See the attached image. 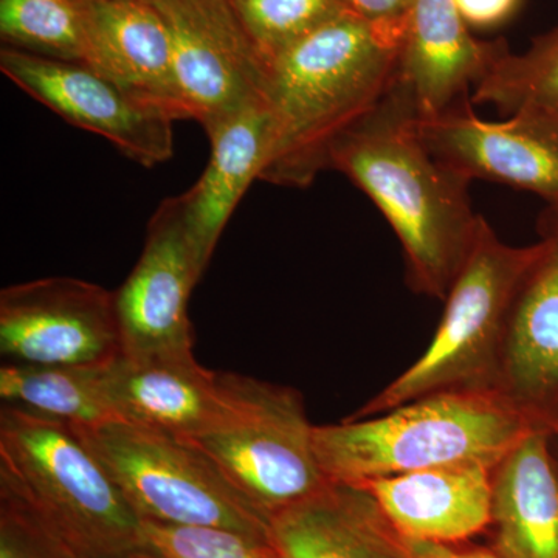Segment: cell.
<instances>
[{"label": "cell", "mask_w": 558, "mask_h": 558, "mask_svg": "<svg viewBox=\"0 0 558 558\" xmlns=\"http://www.w3.org/2000/svg\"><path fill=\"white\" fill-rule=\"evenodd\" d=\"M418 119L409 95L392 81L385 97L332 143L328 170L347 175L395 230L410 288L444 301L483 216L473 211L470 180L425 145Z\"/></svg>", "instance_id": "obj_1"}, {"label": "cell", "mask_w": 558, "mask_h": 558, "mask_svg": "<svg viewBox=\"0 0 558 558\" xmlns=\"http://www.w3.org/2000/svg\"><path fill=\"white\" fill-rule=\"evenodd\" d=\"M402 32L348 11L269 62L270 145L259 180L306 189L328 170L332 143L391 87Z\"/></svg>", "instance_id": "obj_2"}, {"label": "cell", "mask_w": 558, "mask_h": 558, "mask_svg": "<svg viewBox=\"0 0 558 558\" xmlns=\"http://www.w3.org/2000/svg\"><path fill=\"white\" fill-rule=\"evenodd\" d=\"M532 429L501 392L458 389L411 400L377 416L315 425L314 439L329 483L360 486L458 462L495 465Z\"/></svg>", "instance_id": "obj_3"}, {"label": "cell", "mask_w": 558, "mask_h": 558, "mask_svg": "<svg viewBox=\"0 0 558 558\" xmlns=\"http://www.w3.org/2000/svg\"><path fill=\"white\" fill-rule=\"evenodd\" d=\"M0 478L81 558L143 548L142 520L65 422L2 403Z\"/></svg>", "instance_id": "obj_4"}, {"label": "cell", "mask_w": 558, "mask_h": 558, "mask_svg": "<svg viewBox=\"0 0 558 558\" xmlns=\"http://www.w3.org/2000/svg\"><path fill=\"white\" fill-rule=\"evenodd\" d=\"M537 244H505L481 219L464 266L447 293L446 310L428 348L410 366L348 418L377 416L387 411L458 389H495L499 351L513 293Z\"/></svg>", "instance_id": "obj_5"}, {"label": "cell", "mask_w": 558, "mask_h": 558, "mask_svg": "<svg viewBox=\"0 0 558 558\" xmlns=\"http://www.w3.org/2000/svg\"><path fill=\"white\" fill-rule=\"evenodd\" d=\"M72 428L140 520L271 537L269 517L193 444L120 421Z\"/></svg>", "instance_id": "obj_6"}, {"label": "cell", "mask_w": 558, "mask_h": 558, "mask_svg": "<svg viewBox=\"0 0 558 558\" xmlns=\"http://www.w3.org/2000/svg\"><path fill=\"white\" fill-rule=\"evenodd\" d=\"M231 413L193 444L238 490L269 517L328 486L314 429L295 388L223 373ZM185 440V439H183Z\"/></svg>", "instance_id": "obj_7"}, {"label": "cell", "mask_w": 558, "mask_h": 558, "mask_svg": "<svg viewBox=\"0 0 558 558\" xmlns=\"http://www.w3.org/2000/svg\"><path fill=\"white\" fill-rule=\"evenodd\" d=\"M3 362L105 366L123 355L116 292L69 277L33 279L0 292Z\"/></svg>", "instance_id": "obj_8"}, {"label": "cell", "mask_w": 558, "mask_h": 558, "mask_svg": "<svg viewBox=\"0 0 558 558\" xmlns=\"http://www.w3.org/2000/svg\"><path fill=\"white\" fill-rule=\"evenodd\" d=\"M170 33L172 69L186 119L207 132L267 100L269 64L229 0H149Z\"/></svg>", "instance_id": "obj_9"}, {"label": "cell", "mask_w": 558, "mask_h": 558, "mask_svg": "<svg viewBox=\"0 0 558 558\" xmlns=\"http://www.w3.org/2000/svg\"><path fill=\"white\" fill-rule=\"evenodd\" d=\"M0 72L61 119L109 140L142 167L165 163L174 154L170 113L138 100L89 65L2 46Z\"/></svg>", "instance_id": "obj_10"}, {"label": "cell", "mask_w": 558, "mask_h": 558, "mask_svg": "<svg viewBox=\"0 0 558 558\" xmlns=\"http://www.w3.org/2000/svg\"><path fill=\"white\" fill-rule=\"evenodd\" d=\"M204 274L182 197L165 199L149 220L137 264L116 292L124 357L194 354L189 301Z\"/></svg>", "instance_id": "obj_11"}, {"label": "cell", "mask_w": 558, "mask_h": 558, "mask_svg": "<svg viewBox=\"0 0 558 558\" xmlns=\"http://www.w3.org/2000/svg\"><path fill=\"white\" fill-rule=\"evenodd\" d=\"M428 149L451 170L529 191L558 207V109H524L502 121L481 119L472 100L418 119Z\"/></svg>", "instance_id": "obj_12"}, {"label": "cell", "mask_w": 558, "mask_h": 558, "mask_svg": "<svg viewBox=\"0 0 558 558\" xmlns=\"http://www.w3.org/2000/svg\"><path fill=\"white\" fill-rule=\"evenodd\" d=\"M538 229L537 253L510 304L495 388L550 432L558 417V207L543 211Z\"/></svg>", "instance_id": "obj_13"}, {"label": "cell", "mask_w": 558, "mask_h": 558, "mask_svg": "<svg viewBox=\"0 0 558 558\" xmlns=\"http://www.w3.org/2000/svg\"><path fill=\"white\" fill-rule=\"evenodd\" d=\"M105 391L116 421L196 439L220 427L231 413L223 373L194 354L121 357L105 368Z\"/></svg>", "instance_id": "obj_14"}, {"label": "cell", "mask_w": 558, "mask_h": 558, "mask_svg": "<svg viewBox=\"0 0 558 558\" xmlns=\"http://www.w3.org/2000/svg\"><path fill=\"white\" fill-rule=\"evenodd\" d=\"M509 51L502 40L483 43L470 33L451 0H414L400 39L395 83L421 119L461 102Z\"/></svg>", "instance_id": "obj_15"}, {"label": "cell", "mask_w": 558, "mask_h": 558, "mask_svg": "<svg viewBox=\"0 0 558 558\" xmlns=\"http://www.w3.org/2000/svg\"><path fill=\"white\" fill-rule=\"evenodd\" d=\"M86 17L84 64L135 98L186 120L172 69L167 24L149 0L83 3Z\"/></svg>", "instance_id": "obj_16"}, {"label": "cell", "mask_w": 558, "mask_h": 558, "mask_svg": "<svg viewBox=\"0 0 558 558\" xmlns=\"http://www.w3.org/2000/svg\"><path fill=\"white\" fill-rule=\"evenodd\" d=\"M492 468L458 462L360 484L403 538L458 543L490 526Z\"/></svg>", "instance_id": "obj_17"}, {"label": "cell", "mask_w": 558, "mask_h": 558, "mask_svg": "<svg viewBox=\"0 0 558 558\" xmlns=\"http://www.w3.org/2000/svg\"><path fill=\"white\" fill-rule=\"evenodd\" d=\"M270 527L284 558H409L376 498L352 484H328L275 513Z\"/></svg>", "instance_id": "obj_18"}, {"label": "cell", "mask_w": 558, "mask_h": 558, "mask_svg": "<svg viewBox=\"0 0 558 558\" xmlns=\"http://www.w3.org/2000/svg\"><path fill=\"white\" fill-rule=\"evenodd\" d=\"M532 429L492 468L490 526L502 558H558V468Z\"/></svg>", "instance_id": "obj_19"}, {"label": "cell", "mask_w": 558, "mask_h": 558, "mask_svg": "<svg viewBox=\"0 0 558 558\" xmlns=\"http://www.w3.org/2000/svg\"><path fill=\"white\" fill-rule=\"evenodd\" d=\"M267 100L233 113L207 131L211 156L201 179L180 194L186 227L202 266L207 270L220 234L266 165L270 145Z\"/></svg>", "instance_id": "obj_20"}, {"label": "cell", "mask_w": 558, "mask_h": 558, "mask_svg": "<svg viewBox=\"0 0 558 558\" xmlns=\"http://www.w3.org/2000/svg\"><path fill=\"white\" fill-rule=\"evenodd\" d=\"M105 366H50L3 362L2 403L58 418L69 425L116 421L105 391Z\"/></svg>", "instance_id": "obj_21"}, {"label": "cell", "mask_w": 558, "mask_h": 558, "mask_svg": "<svg viewBox=\"0 0 558 558\" xmlns=\"http://www.w3.org/2000/svg\"><path fill=\"white\" fill-rule=\"evenodd\" d=\"M3 47L84 64L86 17L76 0H0Z\"/></svg>", "instance_id": "obj_22"}, {"label": "cell", "mask_w": 558, "mask_h": 558, "mask_svg": "<svg viewBox=\"0 0 558 558\" xmlns=\"http://www.w3.org/2000/svg\"><path fill=\"white\" fill-rule=\"evenodd\" d=\"M472 102L506 116L524 109H558V25L532 40L524 53L506 51L472 92Z\"/></svg>", "instance_id": "obj_23"}, {"label": "cell", "mask_w": 558, "mask_h": 558, "mask_svg": "<svg viewBox=\"0 0 558 558\" xmlns=\"http://www.w3.org/2000/svg\"><path fill=\"white\" fill-rule=\"evenodd\" d=\"M267 64L349 9L343 0H229Z\"/></svg>", "instance_id": "obj_24"}, {"label": "cell", "mask_w": 558, "mask_h": 558, "mask_svg": "<svg viewBox=\"0 0 558 558\" xmlns=\"http://www.w3.org/2000/svg\"><path fill=\"white\" fill-rule=\"evenodd\" d=\"M143 548L160 558H284L271 537L222 527L142 521Z\"/></svg>", "instance_id": "obj_25"}, {"label": "cell", "mask_w": 558, "mask_h": 558, "mask_svg": "<svg viewBox=\"0 0 558 558\" xmlns=\"http://www.w3.org/2000/svg\"><path fill=\"white\" fill-rule=\"evenodd\" d=\"M0 558H81L0 478Z\"/></svg>", "instance_id": "obj_26"}, {"label": "cell", "mask_w": 558, "mask_h": 558, "mask_svg": "<svg viewBox=\"0 0 558 558\" xmlns=\"http://www.w3.org/2000/svg\"><path fill=\"white\" fill-rule=\"evenodd\" d=\"M451 3L469 28L488 31L508 22L520 9L521 0H451Z\"/></svg>", "instance_id": "obj_27"}, {"label": "cell", "mask_w": 558, "mask_h": 558, "mask_svg": "<svg viewBox=\"0 0 558 558\" xmlns=\"http://www.w3.org/2000/svg\"><path fill=\"white\" fill-rule=\"evenodd\" d=\"M349 11L373 24L402 27L414 0H343Z\"/></svg>", "instance_id": "obj_28"}, {"label": "cell", "mask_w": 558, "mask_h": 558, "mask_svg": "<svg viewBox=\"0 0 558 558\" xmlns=\"http://www.w3.org/2000/svg\"><path fill=\"white\" fill-rule=\"evenodd\" d=\"M409 558H502L494 549H461L451 543L405 538Z\"/></svg>", "instance_id": "obj_29"}, {"label": "cell", "mask_w": 558, "mask_h": 558, "mask_svg": "<svg viewBox=\"0 0 558 558\" xmlns=\"http://www.w3.org/2000/svg\"><path fill=\"white\" fill-rule=\"evenodd\" d=\"M548 436L550 453H553L554 461H556L558 468V417L556 424H554V427L550 428Z\"/></svg>", "instance_id": "obj_30"}, {"label": "cell", "mask_w": 558, "mask_h": 558, "mask_svg": "<svg viewBox=\"0 0 558 558\" xmlns=\"http://www.w3.org/2000/svg\"><path fill=\"white\" fill-rule=\"evenodd\" d=\"M112 558H160L157 557L156 554L150 553V550L142 548L137 550H132V553L123 554V556H117Z\"/></svg>", "instance_id": "obj_31"}, {"label": "cell", "mask_w": 558, "mask_h": 558, "mask_svg": "<svg viewBox=\"0 0 558 558\" xmlns=\"http://www.w3.org/2000/svg\"><path fill=\"white\" fill-rule=\"evenodd\" d=\"M80 3L105 2V0H76Z\"/></svg>", "instance_id": "obj_32"}]
</instances>
